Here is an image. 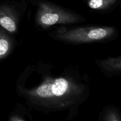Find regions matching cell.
<instances>
[{
	"mask_svg": "<svg viewBox=\"0 0 121 121\" xmlns=\"http://www.w3.org/2000/svg\"><path fill=\"white\" fill-rule=\"evenodd\" d=\"M90 81L88 74L78 66L41 59L22 70L15 89L30 112L62 113L70 121L89 98Z\"/></svg>",
	"mask_w": 121,
	"mask_h": 121,
	"instance_id": "obj_1",
	"label": "cell"
},
{
	"mask_svg": "<svg viewBox=\"0 0 121 121\" xmlns=\"http://www.w3.org/2000/svg\"><path fill=\"white\" fill-rule=\"evenodd\" d=\"M48 35L53 40L66 44L80 45L114 41L118 39L119 31L117 27L111 26L62 25L50 31Z\"/></svg>",
	"mask_w": 121,
	"mask_h": 121,
	"instance_id": "obj_2",
	"label": "cell"
},
{
	"mask_svg": "<svg viewBox=\"0 0 121 121\" xmlns=\"http://www.w3.org/2000/svg\"><path fill=\"white\" fill-rule=\"evenodd\" d=\"M34 9L35 27L48 29L56 26L74 25L85 22L86 18L77 12L49 0H28Z\"/></svg>",
	"mask_w": 121,
	"mask_h": 121,
	"instance_id": "obj_3",
	"label": "cell"
},
{
	"mask_svg": "<svg viewBox=\"0 0 121 121\" xmlns=\"http://www.w3.org/2000/svg\"><path fill=\"white\" fill-rule=\"evenodd\" d=\"M28 5V0L0 2V26L14 35L17 34Z\"/></svg>",
	"mask_w": 121,
	"mask_h": 121,
	"instance_id": "obj_4",
	"label": "cell"
},
{
	"mask_svg": "<svg viewBox=\"0 0 121 121\" xmlns=\"http://www.w3.org/2000/svg\"><path fill=\"white\" fill-rule=\"evenodd\" d=\"M95 64L106 78H111L121 74V55L97 59Z\"/></svg>",
	"mask_w": 121,
	"mask_h": 121,
	"instance_id": "obj_5",
	"label": "cell"
},
{
	"mask_svg": "<svg viewBox=\"0 0 121 121\" xmlns=\"http://www.w3.org/2000/svg\"><path fill=\"white\" fill-rule=\"evenodd\" d=\"M16 46L17 41L14 34L0 26V61L10 56Z\"/></svg>",
	"mask_w": 121,
	"mask_h": 121,
	"instance_id": "obj_6",
	"label": "cell"
},
{
	"mask_svg": "<svg viewBox=\"0 0 121 121\" xmlns=\"http://www.w3.org/2000/svg\"><path fill=\"white\" fill-rule=\"evenodd\" d=\"M121 0H86L90 9L98 13H108L113 11L121 4Z\"/></svg>",
	"mask_w": 121,
	"mask_h": 121,
	"instance_id": "obj_7",
	"label": "cell"
},
{
	"mask_svg": "<svg viewBox=\"0 0 121 121\" xmlns=\"http://www.w3.org/2000/svg\"><path fill=\"white\" fill-rule=\"evenodd\" d=\"M9 121H33L30 111L21 103H17L16 105L8 116Z\"/></svg>",
	"mask_w": 121,
	"mask_h": 121,
	"instance_id": "obj_8",
	"label": "cell"
},
{
	"mask_svg": "<svg viewBox=\"0 0 121 121\" xmlns=\"http://www.w3.org/2000/svg\"><path fill=\"white\" fill-rule=\"evenodd\" d=\"M99 121H121L120 110L115 105H110L105 106L99 113Z\"/></svg>",
	"mask_w": 121,
	"mask_h": 121,
	"instance_id": "obj_9",
	"label": "cell"
}]
</instances>
